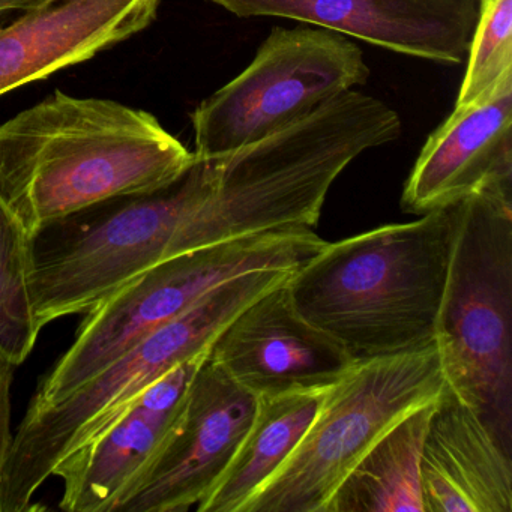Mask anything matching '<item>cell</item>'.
<instances>
[{
  "mask_svg": "<svg viewBox=\"0 0 512 512\" xmlns=\"http://www.w3.org/2000/svg\"><path fill=\"white\" fill-rule=\"evenodd\" d=\"M434 403L386 431L335 488L323 512H424L421 454Z\"/></svg>",
  "mask_w": 512,
  "mask_h": 512,
  "instance_id": "2e32d148",
  "label": "cell"
},
{
  "mask_svg": "<svg viewBox=\"0 0 512 512\" xmlns=\"http://www.w3.org/2000/svg\"><path fill=\"white\" fill-rule=\"evenodd\" d=\"M196 161L157 118L56 91L0 125V196L29 235L83 209L175 184Z\"/></svg>",
  "mask_w": 512,
  "mask_h": 512,
  "instance_id": "6da1fadb",
  "label": "cell"
},
{
  "mask_svg": "<svg viewBox=\"0 0 512 512\" xmlns=\"http://www.w3.org/2000/svg\"><path fill=\"white\" fill-rule=\"evenodd\" d=\"M488 190L512 191V73L431 133L401 196L409 214H427Z\"/></svg>",
  "mask_w": 512,
  "mask_h": 512,
  "instance_id": "7c38bea8",
  "label": "cell"
},
{
  "mask_svg": "<svg viewBox=\"0 0 512 512\" xmlns=\"http://www.w3.org/2000/svg\"><path fill=\"white\" fill-rule=\"evenodd\" d=\"M458 203L326 242L287 280L296 310L355 362L436 343Z\"/></svg>",
  "mask_w": 512,
  "mask_h": 512,
  "instance_id": "7a4b0ae2",
  "label": "cell"
},
{
  "mask_svg": "<svg viewBox=\"0 0 512 512\" xmlns=\"http://www.w3.org/2000/svg\"><path fill=\"white\" fill-rule=\"evenodd\" d=\"M208 353L182 362L148 386L121 418L68 455L53 476L68 512H118L136 493L172 436L191 383Z\"/></svg>",
  "mask_w": 512,
  "mask_h": 512,
  "instance_id": "30bf717a",
  "label": "cell"
},
{
  "mask_svg": "<svg viewBox=\"0 0 512 512\" xmlns=\"http://www.w3.org/2000/svg\"><path fill=\"white\" fill-rule=\"evenodd\" d=\"M436 343L355 362L323 395L299 445L242 512H323L365 452L445 389Z\"/></svg>",
  "mask_w": 512,
  "mask_h": 512,
  "instance_id": "8992f818",
  "label": "cell"
},
{
  "mask_svg": "<svg viewBox=\"0 0 512 512\" xmlns=\"http://www.w3.org/2000/svg\"><path fill=\"white\" fill-rule=\"evenodd\" d=\"M241 19L281 17L389 52L460 65L479 20V0H209Z\"/></svg>",
  "mask_w": 512,
  "mask_h": 512,
  "instance_id": "8fae6325",
  "label": "cell"
},
{
  "mask_svg": "<svg viewBox=\"0 0 512 512\" xmlns=\"http://www.w3.org/2000/svg\"><path fill=\"white\" fill-rule=\"evenodd\" d=\"M287 280L248 304L209 349L208 358L257 398L329 388L355 365L296 310Z\"/></svg>",
  "mask_w": 512,
  "mask_h": 512,
  "instance_id": "9c48e42d",
  "label": "cell"
},
{
  "mask_svg": "<svg viewBox=\"0 0 512 512\" xmlns=\"http://www.w3.org/2000/svg\"><path fill=\"white\" fill-rule=\"evenodd\" d=\"M161 0H49L0 28V97L145 31Z\"/></svg>",
  "mask_w": 512,
  "mask_h": 512,
  "instance_id": "4fadbf2b",
  "label": "cell"
},
{
  "mask_svg": "<svg viewBox=\"0 0 512 512\" xmlns=\"http://www.w3.org/2000/svg\"><path fill=\"white\" fill-rule=\"evenodd\" d=\"M328 389V388H326ZM326 389L257 398L253 421L197 512H242L304 437Z\"/></svg>",
  "mask_w": 512,
  "mask_h": 512,
  "instance_id": "9a60e30c",
  "label": "cell"
},
{
  "mask_svg": "<svg viewBox=\"0 0 512 512\" xmlns=\"http://www.w3.org/2000/svg\"><path fill=\"white\" fill-rule=\"evenodd\" d=\"M256 409L257 397L206 356L172 436L118 512L196 509L229 466Z\"/></svg>",
  "mask_w": 512,
  "mask_h": 512,
  "instance_id": "ba28073f",
  "label": "cell"
},
{
  "mask_svg": "<svg viewBox=\"0 0 512 512\" xmlns=\"http://www.w3.org/2000/svg\"><path fill=\"white\" fill-rule=\"evenodd\" d=\"M491 0H479V10H482V8L487 7L488 4H490Z\"/></svg>",
  "mask_w": 512,
  "mask_h": 512,
  "instance_id": "44dd1931",
  "label": "cell"
},
{
  "mask_svg": "<svg viewBox=\"0 0 512 512\" xmlns=\"http://www.w3.org/2000/svg\"><path fill=\"white\" fill-rule=\"evenodd\" d=\"M32 236L0 196V349L17 365L31 355L43 329L32 307Z\"/></svg>",
  "mask_w": 512,
  "mask_h": 512,
  "instance_id": "e0dca14e",
  "label": "cell"
},
{
  "mask_svg": "<svg viewBox=\"0 0 512 512\" xmlns=\"http://www.w3.org/2000/svg\"><path fill=\"white\" fill-rule=\"evenodd\" d=\"M455 106H466L512 73V0H491L479 10Z\"/></svg>",
  "mask_w": 512,
  "mask_h": 512,
  "instance_id": "ac0fdd59",
  "label": "cell"
},
{
  "mask_svg": "<svg viewBox=\"0 0 512 512\" xmlns=\"http://www.w3.org/2000/svg\"><path fill=\"white\" fill-rule=\"evenodd\" d=\"M326 241L311 227H284L170 257L85 314L76 340L38 386L31 406L55 403L184 314L203 296L253 271H296Z\"/></svg>",
  "mask_w": 512,
  "mask_h": 512,
  "instance_id": "5b68a950",
  "label": "cell"
},
{
  "mask_svg": "<svg viewBox=\"0 0 512 512\" xmlns=\"http://www.w3.org/2000/svg\"><path fill=\"white\" fill-rule=\"evenodd\" d=\"M293 272L265 269L232 278L67 397L46 406H29L0 473V512L32 509L35 494L68 455L121 418L167 371L209 352L218 335L248 304Z\"/></svg>",
  "mask_w": 512,
  "mask_h": 512,
  "instance_id": "3957f363",
  "label": "cell"
},
{
  "mask_svg": "<svg viewBox=\"0 0 512 512\" xmlns=\"http://www.w3.org/2000/svg\"><path fill=\"white\" fill-rule=\"evenodd\" d=\"M49 0H0V16L10 11H26L31 8L40 7Z\"/></svg>",
  "mask_w": 512,
  "mask_h": 512,
  "instance_id": "ffe728a7",
  "label": "cell"
},
{
  "mask_svg": "<svg viewBox=\"0 0 512 512\" xmlns=\"http://www.w3.org/2000/svg\"><path fill=\"white\" fill-rule=\"evenodd\" d=\"M370 79L364 53L323 28H275L232 82L191 113L197 158L227 154L301 121Z\"/></svg>",
  "mask_w": 512,
  "mask_h": 512,
  "instance_id": "52a82bcc",
  "label": "cell"
},
{
  "mask_svg": "<svg viewBox=\"0 0 512 512\" xmlns=\"http://www.w3.org/2000/svg\"><path fill=\"white\" fill-rule=\"evenodd\" d=\"M436 346L448 388L512 451V191L458 203Z\"/></svg>",
  "mask_w": 512,
  "mask_h": 512,
  "instance_id": "277c9868",
  "label": "cell"
},
{
  "mask_svg": "<svg viewBox=\"0 0 512 512\" xmlns=\"http://www.w3.org/2000/svg\"><path fill=\"white\" fill-rule=\"evenodd\" d=\"M19 365L0 349V473L13 442L11 431V386Z\"/></svg>",
  "mask_w": 512,
  "mask_h": 512,
  "instance_id": "d6986e66",
  "label": "cell"
},
{
  "mask_svg": "<svg viewBox=\"0 0 512 512\" xmlns=\"http://www.w3.org/2000/svg\"><path fill=\"white\" fill-rule=\"evenodd\" d=\"M424 512H512V451L448 385L421 454Z\"/></svg>",
  "mask_w": 512,
  "mask_h": 512,
  "instance_id": "5bb4252c",
  "label": "cell"
}]
</instances>
